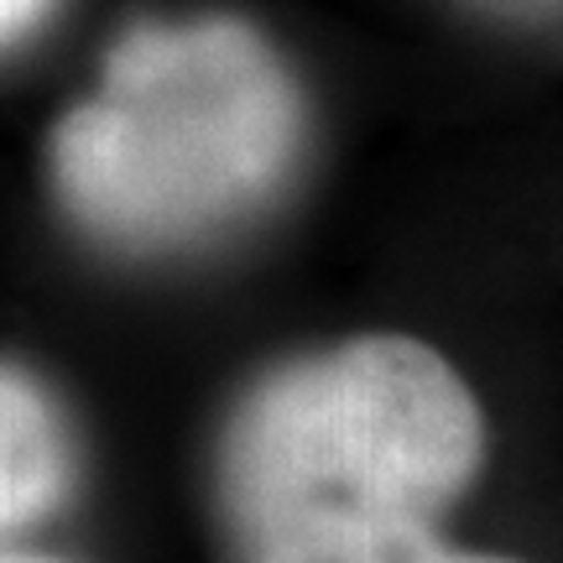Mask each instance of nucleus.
Here are the masks:
<instances>
[{
    "label": "nucleus",
    "instance_id": "nucleus-1",
    "mask_svg": "<svg viewBox=\"0 0 563 563\" xmlns=\"http://www.w3.org/2000/svg\"><path fill=\"white\" fill-rule=\"evenodd\" d=\"M302 131L298 79L251 21H136L47 141V183L89 241L167 256L256 220L292 178Z\"/></svg>",
    "mask_w": 563,
    "mask_h": 563
},
{
    "label": "nucleus",
    "instance_id": "nucleus-2",
    "mask_svg": "<svg viewBox=\"0 0 563 563\" xmlns=\"http://www.w3.org/2000/svg\"><path fill=\"white\" fill-rule=\"evenodd\" d=\"M481 460V402L460 371L422 340L361 334L245 391L220 443V501L241 543L344 511L439 522Z\"/></svg>",
    "mask_w": 563,
    "mask_h": 563
},
{
    "label": "nucleus",
    "instance_id": "nucleus-3",
    "mask_svg": "<svg viewBox=\"0 0 563 563\" xmlns=\"http://www.w3.org/2000/svg\"><path fill=\"white\" fill-rule=\"evenodd\" d=\"M79 485V439L58 397L0 361V543L53 522Z\"/></svg>",
    "mask_w": 563,
    "mask_h": 563
},
{
    "label": "nucleus",
    "instance_id": "nucleus-4",
    "mask_svg": "<svg viewBox=\"0 0 563 563\" xmlns=\"http://www.w3.org/2000/svg\"><path fill=\"white\" fill-rule=\"evenodd\" d=\"M251 563H511L460 553L433 532V517L407 511H344V517H302L245 538Z\"/></svg>",
    "mask_w": 563,
    "mask_h": 563
},
{
    "label": "nucleus",
    "instance_id": "nucleus-5",
    "mask_svg": "<svg viewBox=\"0 0 563 563\" xmlns=\"http://www.w3.org/2000/svg\"><path fill=\"white\" fill-rule=\"evenodd\" d=\"M53 5H58V0H0V47L21 42Z\"/></svg>",
    "mask_w": 563,
    "mask_h": 563
},
{
    "label": "nucleus",
    "instance_id": "nucleus-6",
    "mask_svg": "<svg viewBox=\"0 0 563 563\" xmlns=\"http://www.w3.org/2000/svg\"><path fill=\"white\" fill-rule=\"evenodd\" d=\"M0 563H63V559H42V553H16L11 543H0Z\"/></svg>",
    "mask_w": 563,
    "mask_h": 563
}]
</instances>
